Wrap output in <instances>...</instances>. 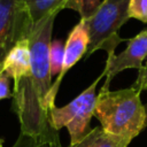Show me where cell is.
Segmentation results:
<instances>
[{
	"label": "cell",
	"mask_w": 147,
	"mask_h": 147,
	"mask_svg": "<svg viewBox=\"0 0 147 147\" xmlns=\"http://www.w3.org/2000/svg\"><path fill=\"white\" fill-rule=\"evenodd\" d=\"M136 86L110 91L100 90L93 116L108 133L132 141L145 126V106Z\"/></svg>",
	"instance_id": "6da1fadb"
},
{
	"label": "cell",
	"mask_w": 147,
	"mask_h": 147,
	"mask_svg": "<svg viewBox=\"0 0 147 147\" xmlns=\"http://www.w3.org/2000/svg\"><path fill=\"white\" fill-rule=\"evenodd\" d=\"M130 0H103L98 10L88 18L84 20L90 44L84 60H87L96 51H106L107 56L114 55L116 47L129 39L122 38L118 30L130 18L127 14Z\"/></svg>",
	"instance_id": "7a4b0ae2"
},
{
	"label": "cell",
	"mask_w": 147,
	"mask_h": 147,
	"mask_svg": "<svg viewBox=\"0 0 147 147\" xmlns=\"http://www.w3.org/2000/svg\"><path fill=\"white\" fill-rule=\"evenodd\" d=\"M13 106L20 121L21 133L51 140L59 139V131L51 125L49 110L34 90L30 76L14 84Z\"/></svg>",
	"instance_id": "3957f363"
},
{
	"label": "cell",
	"mask_w": 147,
	"mask_h": 147,
	"mask_svg": "<svg viewBox=\"0 0 147 147\" xmlns=\"http://www.w3.org/2000/svg\"><path fill=\"white\" fill-rule=\"evenodd\" d=\"M106 77L103 70L95 80L86 87L79 95L63 107L53 106L49 109V121L54 130L62 127L68 130L70 137V146L79 142L90 131V122L94 114L96 101V86L99 82Z\"/></svg>",
	"instance_id": "277c9868"
},
{
	"label": "cell",
	"mask_w": 147,
	"mask_h": 147,
	"mask_svg": "<svg viewBox=\"0 0 147 147\" xmlns=\"http://www.w3.org/2000/svg\"><path fill=\"white\" fill-rule=\"evenodd\" d=\"M59 13H53L38 23L33 24L31 32L28 37L31 55V80L40 96L41 101L46 105V96L52 87L51 75V44L52 33L55 17ZM48 109V108H47ZM49 110V109H48Z\"/></svg>",
	"instance_id": "5b68a950"
},
{
	"label": "cell",
	"mask_w": 147,
	"mask_h": 147,
	"mask_svg": "<svg viewBox=\"0 0 147 147\" xmlns=\"http://www.w3.org/2000/svg\"><path fill=\"white\" fill-rule=\"evenodd\" d=\"M33 24L24 0H0V70L9 49L29 37Z\"/></svg>",
	"instance_id": "8992f818"
},
{
	"label": "cell",
	"mask_w": 147,
	"mask_h": 147,
	"mask_svg": "<svg viewBox=\"0 0 147 147\" xmlns=\"http://www.w3.org/2000/svg\"><path fill=\"white\" fill-rule=\"evenodd\" d=\"M90 44V36L85 24V21L80 18V21L71 29L68 34V38L64 42L63 47V56H62V65L60 74L55 78V82L52 84V87L46 96L47 108L51 109L55 106V98L59 92L62 79L67 75V72L82 59L85 57Z\"/></svg>",
	"instance_id": "52a82bcc"
},
{
	"label": "cell",
	"mask_w": 147,
	"mask_h": 147,
	"mask_svg": "<svg viewBox=\"0 0 147 147\" xmlns=\"http://www.w3.org/2000/svg\"><path fill=\"white\" fill-rule=\"evenodd\" d=\"M147 57V29L139 32L137 36L127 40V46L119 54H114L107 56L105 71V83L100 90H109L110 83L114 77L126 70L137 69L140 70L144 65L142 62Z\"/></svg>",
	"instance_id": "ba28073f"
},
{
	"label": "cell",
	"mask_w": 147,
	"mask_h": 147,
	"mask_svg": "<svg viewBox=\"0 0 147 147\" xmlns=\"http://www.w3.org/2000/svg\"><path fill=\"white\" fill-rule=\"evenodd\" d=\"M1 71L13 79L14 84L31 76V55L28 38L17 41L9 49L1 63Z\"/></svg>",
	"instance_id": "9c48e42d"
},
{
	"label": "cell",
	"mask_w": 147,
	"mask_h": 147,
	"mask_svg": "<svg viewBox=\"0 0 147 147\" xmlns=\"http://www.w3.org/2000/svg\"><path fill=\"white\" fill-rule=\"evenodd\" d=\"M131 141L106 132L100 125L91 131L77 144L69 147H127ZM62 147V146H61Z\"/></svg>",
	"instance_id": "30bf717a"
},
{
	"label": "cell",
	"mask_w": 147,
	"mask_h": 147,
	"mask_svg": "<svg viewBox=\"0 0 147 147\" xmlns=\"http://www.w3.org/2000/svg\"><path fill=\"white\" fill-rule=\"evenodd\" d=\"M30 14L32 24L38 23L53 13H60L64 9L68 0H24Z\"/></svg>",
	"instance_id": "8fae6325"
},
{
	"label": "cell",
	"mask_w": 147,
	"mask_h": 147,
	"mask_svg": "<svg viewBox=\"0 0 147 147\" xmlns=\"http://www.w3.org/2000/svg\"><path fill=\"white\" fill-rule=\"evenodd\" d=\"M100 3V0H68L64 9H72L79 14L80 18L86 20L98 10Z\"/></svg>",
	"instance_id": "7c38bea8"
},
{
	"label": "cell",
	"mask_w": 147,
	"mask_h": 147,
	"mask_svg": "<svg viewBox=\"0 0 147 147\" xmlns=\"http://www.w3.org/2000/svg\"><path fill=\"white\" fill-rule=\"evenodd\" d=\"M57 142H60V139L51 140L46 138H36V137L20 133L17 140L11 147H53V145Z\"/></svg>",
	"instance_id": "4fadbf2b"
},
{
	"label": "cell",
	"mask_w": 147,
	"mask_h": 147,
	"mask_svg": "<svg viewBox=\"0 0 147 147\" xmlns=\"http://www.w3.org/2000/svg\"><path fill=\"white\" fill-rule=\"evenodd\" d=\"M63 45L61 40L55 39L51 44V75L52 77L54 75H59L62 65V56H63Z\"/></svg>",
	"instance_id": "5bb4252c"
},
{
	"label": "cell",
	"mask_w": 147,
	"mask_h": 147,
	"mask_svg": "<svg viewBox=\"0 0 147 147\" xmlns=\"http://www.w3.org/2000/svg\"><path fill=\"white\" fill-rule=\"evenodd\" d=\"M127 14L130 18L147 23V0H130Z\"/></svg>",
	"instance_id": "9a60e30c"
},
{
	"label": "cell",
	"mask_w": 147,
	"mask_h": 147,
	"mask_svg": "<svg viewBox=\"0 0 147 147\" xmlns=\"http://www.w3.org/2000/svg\"><path fill=\"white\" fill-rule=\"evenodd\" d=\"M9 77L6 76L0 70V101L3 99H9L13 96V93L10 92V84H9Z\"/></svg>",
	"instance_id": "2e32d148"
},
{
	"label": "cell",
	"mask_w": 147,
	"mask_h": 147,
	"mask_svg": "<svg viewBox=\"0 0 147 147\" xmlns=\"http://www.w3.org/2000/svg\"><path fill=\"white\" fill-rule=\"evenodd\" d=\"M132 85L136 86L140 92L147 91V67H142L140 70H138V77Z\"/></svg>",
	"instance_id": "e0dca14e"
},
{
	"label": "cell",
	"mask_w": 147,
	"mask_h": 147,
	"mask_svg": "<svg viewBox=\"0 0 147 147\" xmlns=\"http://www.w3.org/2000/svg\"><path fill=\"white\" fill-rule=\"evenodd\" d=\"M145 115H146V117H145V126H147V103L145 105Z\"/></svg>",
	"instance_id": "ac0fdd59"
},
{
	"label": "cell",
	"mask_w": 147,
	"mask_h": 147,
	"mask_svg": "<svg viewBox=\"0 0 147 147\" xmlns=\"http://www.w3.org/2000/svg\"><path fill=\"white\" fill-rule=\"evenodd\" d=\"M2 145H3V139L0 138V147H2Z\"/></svg>",
	"instance_id": "d6986e66"
},
{
	"label": "cell",
	"mask_w": 147,
	"mask_h": 147,
	"mask_svg": "<svg viewBox=\"0 0 147 147\" xmlns=\"http://www.w3.org/2000/svg\"><path fill=\"white\" fill-rule=\"evenodd\" d=\"M53 147H61V144H60V142H57V144L53 145Z\"/></svg>",
	"instance_id": "ffe728a7"
},
{
	"label": "cell",
	"mask_w": 147,
	"mask_h": 147,
	"mask_svg": "<svg viewBox=\"0 0 147 147\" xmlns=\"http://www.w3.org/2000/svg\"><path fill=\"white\" fill-rule=\"evenodd\" d=\"M145 67H147V63H146V65H145Z\"/></svg>",
	"instance_id": "44dd1931"
}]
</instances>
